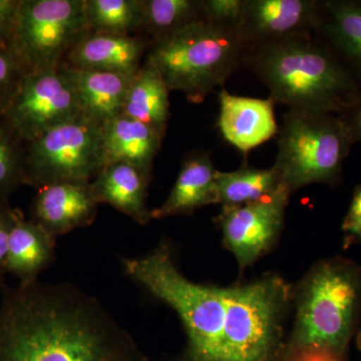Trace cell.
Returning a JSON list of instances; mask_svg holds the SVG:
<instances>
[{
	"instance_id": "29",
	"label": "cell",
	"mask_w": 361,
	"mask_h": 361,
	"mask_svg": "<svg viewBox=\"0 0 361 361\" xmlns=\"http://www.w3.org/2000/svg\"><path fill=\"white\" fill-rule=\"evenodd\" d=\"M16 209L11 208L7 201H0V288L4 287V273L6 272V265L7 253H8L9 238Z\"/></svg>"
},
{
	"instance_id": "2",
	"label": "cell",
	"mask_w": 361,
	"mask_h": 361,
	"mask_svg": "<svg viewBox=\"0 0 361 361\" xmlns=\"http://www.w3.org/2000/svg\"><path fill=\"white\" fill-rule=\"evenodd\" d=\"M0 361H145L96 297L39 279L1 287Z\"/></svg>"
},
{
	"instance_id": "22",
	"label": "cell",
	"mask_w": 361,
	"mask_h": 361,
	"mask_svg": "<svg viewBox=\"0 0 361 361\" xmlns=\"http://www.w3.org/2000/svg\"><path fill=\"white\" fill-rule=\"evenodd\" d=\"M217 205L241 206L265 198L283 184L274 166L269 169L243 165L232 172H216Z\"/></svg>"
},
{
	"instance_id": "13",
	"label": "cell",
	"mask_w": 361,
	"mask_h": 361,
	"mask_svg": "<svg viewBox=\"0 0 361 361\" xmlns=\"http://www.w3.org/2000/svg\"><path fill=\"white\" fill-rule=\"evenodd\" d=\"M218 127L226 142L244 156L269 141L278 133L275 103L270 97L255 99L235 96L227 90L219 92Z\"/></svg>"
},
{
	"instance_id": "26",
	"label": "cell",
	"mask_w": 361,
	"mask_h": 361,
	"mask_svg": "<svg viewBox=\"0 0 361 361\" xmlns=\"http://www.w3.org/2000/svg\"><path fill=\"white\" fill-rule=\"evenodd\" d=\"M25 73L9 49L0 47V118L6 113Z\"/></svg>"
},
{
	"instance_id": "24",
	"label": "cell",
	"mask_w": 361,
	"mask_h": 361,
	"mask_svg": "<svg viewBox=\"0 0 361 361\" xmlns=\"http://www.w3.org/2000/svg\"><path fill=\"white\" fill-rule=\"evenodd\" d=\"M204 18L201 1L196 0H144V21L153 42Z\"/></svg>"
},
{
	"instance_id": "30",
	"label": "cell",
	"mask_w": 361,
	"mask_h": 361,
	"mask_svg": "<svg viewBox=\"0 0 361 361\" xmlns=\"http://www.w3.org/2000/svg\"><path fill=\"white\" fill-rule=\"evenodd\" d=\"M279 361H348V355L322 348H284Z\"/></svg>"
},
{
	"instance_id": "23",
	"label": "cell",
	"mask_w": 361,
	"mask_h": 361,
	"mask_svg": "<svg viewBox=\"0 0 361 361\" xmlns=\"http://www.w3.org/2000/svg\"><path fill=\"white\" fill-rule=\"evenodd\" d=\"M90 32L130 35L142 30L144 0H85Z\"/></svg>"
},
{
	"instance_id": "16",
	"label": "cell",
	"mask_w": 361,
	"mask_h": 361,
	"mask_svg": "<svg viewBox=\"0 0 361 361\" xmlns=\"http://www.w3.org/2000/svg\"><path fill=\"white\" fill-rule=\"evenodd\" d=\"M59 68L73 87L85 118L102 127L122 114L135 75L80 70L65 63Z\"/></svg>"
},
{
	"instance_id": "3",
	"label": "cell",
	"mask_w": 361,
	"mask_h": 361,
	"mask_svg": "<svg viewBox=\"0 0 361 361\" xmlns=\"http://www.w3.org/2000/svg\"><path fill=\"white\" fill-rule=\"evenodd\" d=\"M244 68L288 111L341 115L361 94V84L315 32L252 45Z\"/></svg>"
},
{
	"instance_id": "1",
	"label": "cell",
	"mask_w": 361,
	"mask_h": 361,
	"mask_svg": "<svg viewBox=\"0 0 361 361\" xmlns=\"http://www.w3.org/2000/svg\"><path fill=\"white\" fill-rule=\"evenodd\" d=\"M121 260L130 279L177 313L186 334L180 361H279L293 289L281 275L229 286L196 283L178 267L168 240Z\"/></svg>"
},
{
	"instance_id": "4",
	"label": "cell",
	"mask_w": 361,
	"mask_h": 361,
	"mask_svg": "<svg viewBox=\"0 0 361 361\" xmlns=\"http://www.w3.org/2000/svg\"><path fill=\"white\" fill-rule=\"evenodd\" d=\"M293 325L284 348L348 355L361 324V265L332 256L314 263L292 289Z\"/></svg>"
},
{
	"instance_id": "17",
	"label": "cell",
	"mask_w": 361,
	"mask_h": 361,
	"mask_svg": "<svg viewBox=\"0 0 361 361\" xmlns=\"http://www.w3.org/2000/svg\"><path fill=\"white\" fill-rule=\"evenodd\" d=\"M216 172L217 169L207 154L200 152L188 157L168 198L151 211L152 219L191 215L198 209L217 204Z\"/></svg>"
},
{
	"instance_id": "27",
	"label": "cell",
	"mask_w": 361,
	"mask_h": 361,
	"mask_svg": "<svg viewBox=\"0 0 361 361\" xmlns=\"http://www.w3.org/2000/svg\"><path fill=\"white\" fill-rule=\"evenodd\" d=\"M201 8L205 20L239 30L243 20L244 0H202Z\"/></svg>"
},
{
	"instance_id": "25",
	"label": "cell",
	"mask_w": 361,
	"mask_h": 361,
	"mask_svg": "<svg viewBox=\"0 0 361 361\" xmlns=\"http://www.w3.org/2000/svg\"><path fill=\"white\" fill-rule=\"evenodd\" d=\"M16 141H20L0 122V201H7L20 185L25 183V157L20 155Z\"/></svg>"
},
{
	"instance_id": "9",
	"label": "cell",
	"mask_w": 361,
	"mask_h": 361,
	"mask_svg": "<svg viewBox=\"0 0 361 361\" xmlns=\"http://www.w3.org/2000/svg\"><path fill=\"white\" fill-rule=\"evenodd\" d=\"M80 116L75 92L59 68L25 73L1 118L20 141L27 144Z\"/></svg>"
},
{
	"instance_id": "14",
	"label": "cell",
	"mask_w": 361,
	"mask_h": 361,
	"mask_svg": "<svg viewBox=\"0 0 361 361\" xmlns=\"http://www.w3.org/2000/svg\"><path fill=\"white\" fill-rule=\"evenodd\" d=\"M146 47L144 39L130 35L89 32L63 63L80 70L134 75L141 68Z\"/></svg>"
},
{
	"instance_id": "19",
	"label": "cell",
	"mask_w": 361,
	"mask_h": 361,
	"mask_svg": "<svg viewBox=\"0 0 361 361\" xmlns=\"http://www.w3.org/2000/svg\"><path fill=\"white\" fill-rule=\"evenodd\" d=\"M163 139L146 123L127 116H118L102 126L104 167L123 161L152 170Z\"/></svg>"
},
{
	"instance_id": "32",
	"label": "cell",
	"mask_w": 361,
	"mask_h": 361,
	"mask_svg": "<svg viewBox=\"0 0 361 361\" xmlns=\"http://www.w3.org/2000/svg\"><path fill=\"white\" fill-rule=\"evenodd\" d=\"M339 118L345 125L353 145L361 142V94L355 104L339 115Z\"/></svg>"
},
{
	"instance_id": "11",
	"label": "cell",
	"mask_w": 361,
	"mask_h": 361,
	"mask_svg": "<svg viewBox=\"0 0 361 361\" xmlns=\"http://www.w3.org/2000/svg\"><path fill=\"white\" fill-rule=\"evenodd\" d=\"M322 0H244L239 30L249 44L315 32Z\"/></svg>"
},
{
	"instance_id": "21",
	"label": "cell",
	"mask_w": 361,
	"mask_h": 361,
	"mask_svg": "<svg viewBox=\"0 0 361 361\" xmlns=\"http://www.w3.org/2000/svg\"><path fill=\"white\" fill-rule=\"evenodd\" d=\"M169 94L160 73L146 63L130 82L121 115L146 123L164 137L170 118Z\"/></svg>"
},
{
	"instance_id": "10",
	"label": "cell",
	"mask_w": 361,
	"mask_h": 361,
	"mask_svg": "<svg viewBox=\"0 0 361 361\" xmlns=\"http://www.w3.org/2000/svg\"><path fill=\"white\" fill-rule=\"evenodd\" d=\"M292 196L284 184L274 193L241 206H222L215 222L222 244L234 256L240 273L251 267L277 245Z\"/></svg>"
},
{
	"instance_id": "20",
	"label": "cell",
	"mask_w": 361,
	"mask_h": 361,
	"mask_svg": "<svg viewBox=\"0 0 361 361\" xmlns=\"http://www.w3.org/2000/svg\"><path fill=\"white\" fill-rule=\"evenodd\" d=\"M56 238L33 220L16 210L9 238L6 271L20 283L35 281L54 258Z\"/></svg>"
},
{
	"instance_id": "7",
	"label": "cell",
	"mask_w": 361,
	"mask_h": 361,
	"mask_svg": "<svg viewBox=\"0 0 361 361\" xmlns=\"http://www.w3.org/2000/svg\"><path fill=\"white\" fill-rule=\"evenodd\" d=\"M89 32L85 0H20L9 51L26 73L58 70Z\"/></svg>"
},
{
	"instance_id": "12",
	"label": "cell",
	"mask_w": 361,
	"mask_h": 361,
	"mask_svg": "<svg viewBox=\"0 0 361 361\" xmlns=\"http://www.w3.org/2000/svg\"><path fill=\"white\" fill-rule=\"evenodd\" d=\"M99 205L90 182L56 183L39 188L33 200L32 220L56 239L92 224Z\"/></svg>"
},
{
	"instance_id": "15",
	"label": "cell",
	"mask_w": 361,
	"mask_h": 361,
	"mask_svg": "<svg viewBox=\"0 0 361 361\" xmlns=\"http://www.w3.org/2000/svg\"><path fill=\"white\" fill-rule=\"evenodd\" d=\"M152 170L130 163L109 164L90 183L97 203H106L129 216L139 224L152 220L147 205Z\"/></svg>"
},
{
	"instance_id": "28",
	"label": "cell",
	"mask_w": 361,
	"mask_h": 361,
	"mask_svg": "<svg viewBox=\"0 0 361 361\" xmlns=\"http://www.w3.org/2000/svg\"><path fill=\"white\" fill-rule=\"evenodd\" d=\"M341 231L344 249L361 245V183L355 188L348 212L342 220Z\"/></svg>"
},
{
	"instance_id": "6",
	"label": "cell",
	"mask_w": 361,
	"mask_h": 361,
	"mask_svg": "<svg viewBox=\"0 0 361 361\" xmlns=\"http://www.w3.org/2000/svg\"><path fill=\"white\" fill-rule=\"evenodd\" d=\"M353 146L339 116L288 111L283 116L273 166L291 195L313 184L336 188Z\"/></svg>"
},
{
	"instance_id": "18",
	"label": "cell",
	"mask_w": 361,
	"mask_h": 361,
	"mask_svg": "<svg viewBox=\"0 0 361 361\" xmlns=\"http://www.w3.org/2000/svg\"><path fill=\"white\" fill-rule=\"evenodd\" d=\"M315 33L361 84V0H322Z\"/></svg>"
},
{
	"instance_id": "31",
	"label": "cell",
	"mask_w": 361,
	"mask_h": 361,
	"mask_svg": "<svg viewBox=\"0 0 361 361\" xmlns=\"http://www.w3.org/2000/svg\"><path fill=\"white\" fill-rule=\"evenodd\" d=\"M20 0H0V47L9 49Z\"/></svg>"
},
{
	"instance_id": "8",
	"label": "cell",
	"mask_w": 361,
	"mask_h": 361,
	"mask_svg": "<svg viewBox=\"0 0 361 361\" xmlns=\"http://www.w3.org/2000/svg\"><path fill=\"white\" fill-rule=\"evenodd\" d=\"M103 167L102 127L84 116L27 142L25 183L37 189L56 183H90Z\"/></svg>"
},
{
	"instance_id": "33",
	"label": "cell",
	"mask_w": 361,
	"mask_h": 361,
	"mask_svg": "<svg viewBox=\"0 0 361 361\" xmlns=\"http://www.w3.org/2000/svg\"><path fill=\"white\" fill-rule=\"evenodd\" d=\"M355 341L356 346H357L358 350L361 351V327L360 330H358L357 334H356Z\"/></svg>"
},
{
	"instance_id": "5",
	"label": "cell",
	"mask_w": 361,
	"mask_h": 361,
	"mask_svg": "<svg viewBox=\"0 0 361 361\" xmlns=\"http://www.w3.org/2000/svg\"><path fill=\"white\" fill-rule=\"evenodd\" d=\"M250 47L240 30L202 18L152 42L146 63L160 73L170 92L200 104L244 68Z\"/></svg>"
}]
</instances>
